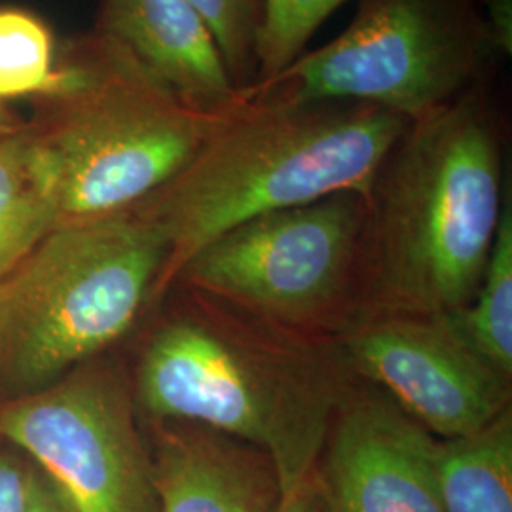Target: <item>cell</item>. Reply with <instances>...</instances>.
Wrapping results in <instances>:
<instances>
[{
	"label": "cell",
	"instance_id": "obj_1",
	"mask_svg": "<svg viewBox=\"0 0 512 512\" xmlns=\"http://www.w3.org/2000/svg\"><path fill=\"white\" fill-rule=\"evenodd\" d=\"M184 291L141 353L133 401L150 421L196 423L268 454L283 494L315 469L355 376L332 338Z\"/></svg>",
	"mask_w": 512,
	"mask_h": 512
},
{
	"label": "cell",
	"instance_id": "obj_2",
	"mask_svg": "<svg viewBox=\"0 0 512 512\" xmlns=\"http://www.w3.org/2000/svg\"><path fill=\"white\" fill-rule=\"evenodd\" d=\"M505 196L499 118L478 86L410 122L366 196L359 317L465 308Z\"/></svg>",
	"mask_w": 512,
	"mask_h": 512
},
{
	"label": "cell",
	"instance_id": "obj_3",
	"mask_svg": "<svg viewBox=\"0 0 512 512\" xmlns=\"http://www.w3.org/2000/svg\"><path fill=\"white\" fill-rule=\"evenodd\" d=\"M241 97V95H239ZM408 120L353 101H239L196 158L135 213L167 241L154 298L184 264L245 220L342 192L368 196Z\"/></svg>",
	"mask_w": 512,
	"mask_h": 512
},
{
	"label": "cell",
	"instance_id": "obj_4",
	"mask_svg": "<svg viewBox=\"0 0 512 512\" xmlns=\"http://www.w3.org/2000/svg\"><path fill=\"white\" fill-rule=\"evenodd\" d=\"M165 260L164 234L135 211L55 226L0 277V382L23 397L116 344Z\"/></svg>",
	"mask_w": 512,
	"mask_h": 512
},
{
	"label": "cell",
	"instance_id": "obj_5",
	"mask_svg": "<svg viewBox=\"0 0 512 512\" xmlns=\"http://www.w3.org/2000/svg\"><path fill=\"white\" fill-rule=\"evenodd\" d=\"M63 92L37 126L59 224L128 213L173 181L238 103L198 107L92 35L67 57Z\"/></svg>",
	"mask_w": 512,
	"mask_h": 512
},
{
	"label": "cell",
	"instance_id": "obj_6",
	"mask_svg": "<svg viewBox=\"0 0 512 512\" xmlns=\"http://www.w3.org/2000/svg\"><path fill=\"white\" fill-rule=\"evenodd\" d=\"M494 57L482 0H361L344 33L239 95L353 101L414 122L475 88Z\"/></svg>",
	"mask_w": 512,
	"mask_h": 512
},
{
	"label": "cell",
	"instance_id": "obj_7",
	"mask_svg": "<svg viewBox=\"0 0 512 512\" xmlns=\"http://www.w3.org/2000/svg\"><path fill=\"white\" fill-rule=\"evenodd\" d=\"M365 220L366 198L353 192L245 220L192 256L173 285L336 340L361 313Z\"/></svg>",
	"mask_w": 512,
	"mask_h": 512
},
{
	"label": "cell",
	"instance_id": "obj_8",
	"mask_svg": "<svg viewBox=\"0 0 512 512\" xmlns=\"http://www.w3.org/2000/svg\"><path fill=\"white\" fill-rule=\"evenodd\" d=\"M131 385L86 363L0 404V437L44 471L73 512H160Z\"/></svg>",
	"mask_w": 512,
	"mask_h": 512
},
{
	"label": "cell",
	"instance_id": "obj_9",
	"mask_svg": "<svg viewBox=\"0 0 512 512\" xmlns=\"http://www.w3.org/2000/svg\"><path fill=\"white\" fill-rule=\"evenodd\" d=\"M336 342L355 378L437 439L473 433L512 406V378L473 348L450 313H368Z\"/></svg>",
	"mask_w": 512,
	"mask_h": 512
},
{
	"label": "cell",
	"instance_id": "obj_10",
	"mask_svg": "<svg viewBox=\"0 0 512 512\" xmlns=\"http://www.w3.org/2000/svg\"><path fill=\"white\" fill-rule=\"evenodd\" d=\"M425 439L427 431L385 393L355 378L315 463L327 512H446Z\"/></svg>",
	"mask_w": 512,
	"mask_h": 512
},
{
	"label": "cell",
	"instance_id": "obj_11",
	"mask_svg": "<svg viewBox=\"0 0 512 512\" xmlns=\"http://www.w3.org/2000/svg\"><path fill=\"white\" fill-rule=\"evenodd\" d=\"M154 427L148 450L160 512H277L283 488L268 454L196 423Z\"/></svg>",
	"mask_w": 512,
	"mask_h": 512
},
{
	"label": "cell",
	"instance_id": "obj_12",
	"mask_svg": "<svg viewBox=\"0 0 512 512\" xmlns=\"http://www.w3.org/2000/svg\"><path fill=\"white\" fill-rule=\"evenodd\" d=\"M93 35L198 107L228 109L239 101L215 38L190 0H101Z\"/></svg>",
	"mask_w": 512,
	"mask_h": 512
},
{
	"label": "cell",
	"instance_id": "obj_13",
	"mask_svg": "<svg viewBox=\"0 0 512 512\" xmlns=\"http://www.w3.org/2000/svg\"><path fill=\"white\" fill-rule=\"evenodd\" d=\"M425 461L446 512H512V406L473 433H427Z\"/></svg>",
	"mask_w": 512,
	"mask_h": 512
},
{
	"label": "cell",
	"instance_id": "obj_14",
	"mask_svg": "<svg viewBox=\"0 0 512 512\" xmlns=\"http://www.w3.org/2000/svg\"><path fill=\"white\" fill-rule=\"evenodd\" d=\"M59 226L54 169L37 124L0 137V277Z\"/></svg>",
	"mask_w": 512,
	"mask_h": 512
},
{
	"label": "cell",
	"instance_id": "obj_15",
	"mask_svg": "<svg viewBox=\"0 0 512 512\" xmlns=\"http://www.w3.org/2000/svg\"><path fill=\"white\" fill-rule=\"evenodd\" d=\"M473 348L512 378V205L507 190L492 253L473 300L450 313Z\"/></svg>",
	"mask_w": 512,
	"mask_h": 512
},
{
	"label": "cell",
	"instance_id": "obj_16",
	"mask_svg": "<svg viewBox=\"0 0 512 512\" xmlns=\"http://www.w3.org/2000/svg\"><path fill=\"white\" fill-rule=\"evenodd\" d=\"M67 63L57 61L50 27L37 14L0 8V105L10 99H52L63 90Z\"/></svg>",
	"mask_w": 512,
	"mask_h": 512
},
{
	"label": "cell",
	"instance_id": "obj_17",
	"mask_svg": "<svg viewBox=\"0 0 512 512\" xmlns=\"http://www.w3.org/2000/svg\"><path fill=\"white\" fill-rule=\"evenodd\" d=\"M346 2L348 0H262L253 86L293 65L306 52L308 42L323 21Z\"/></svg>",
	"mask_w": 512,
	"mask_h": 512
},
{
	"label": "cell",
	"instance_id": "obj_18",
	"mask_svg": "<svg viewBox=\"0 0 512 512\" xmlns=\"http://www.w3.org/2000/svg\"><path fill=\"white\" fill-rule=\"evenodd\" d=\"M209 27L234 90L245 92L256 80V35L262 0H190Z\"/></svg>",
	"mask_w": 512,
	"mask_h": 512
},
{
	"label": "cell",
	"instance_id": "obj_19",
	"mask_svg": "<svg viewBox=\"0 0 512 512\" xmlns=\"http://www.w3.org/2000/svg\"><path fill=\"white\" fill-rule=\"evenodd\" d=\"M37 480L33 469L0 454V512H27Z\"/></svg>",
	"mask_w": 512,
	"mask_h": 512
},
{
	"label": "cell",
	"instance_id": "obj_20",
	"mask_svg": "<svg viewBox=\"0 0 512 512\" xmlns=\"http://www.w3.org/2000/svg\"><path fill=\"white\" fill-rule=\"evenodd\" d=\"M482 16L495 54H512V0H482Z\"/></svg>",
	"mask_w": 512,
	"mask_h": 512
},
{
	"label": "cell",
	"instance_id": "obj_21",
	"mask_svg": "<svg viewBox=\"0 0 512 512\" xmlns=\"http://www.w3.org/2000/svg\"><path fill=\"white\" fill-rule=\"evenodd\" d=\"M277 512H327L315 469L283 494Z\"/></svg>",
	"mask_w": 512,
	"mask_h": 512
},
{
	"label": "cell",
	"instance_id": "obj_22",
	"mask_svg": "<svg viewBox=\"0 0 512 512\" xmlns=\"http://www.w3.org/2000/svg\"><path fill=\"white\" fill-rule=\"evenodd\" d=\"M27 512H73L69 509L67 501L54 488V484L42 476H38L35 494Z\"/></svg>",
	"mask_w": 512,
	"mask_h": 512
},
{
	"label": "cell",
	"instance_id": "obj_23",
	"mask_svg": "<svg viewBox=\"0 0 512 512\" xmlns=\"http://www.w3.org/2000/svg\"><path fill=\"white\" fill-rule=\"evenodd\" d=\"M23 122H19L18 116L12 114V110L8 109L6 105H0V137L19 128Z\"/></svg>",
	"mask_w": 512,
	"mask_h": 512
}]
</instances>
